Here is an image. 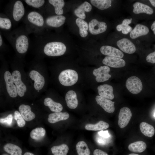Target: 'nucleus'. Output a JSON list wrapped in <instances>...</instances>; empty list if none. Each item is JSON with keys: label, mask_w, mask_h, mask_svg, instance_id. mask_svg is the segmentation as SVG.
Here are the masks:
<instances>
[{"label": "nucleus", "mask_w": 155, "mask_h": 155, "mask_svg": "<svg viewBox=\"0 0 155 155\" xmlns=\"http://www.w3.org/2000/svg\"><path fill=\"white\" fill-rule=\"evenodd\" d=\"M95 99L97 103L105 111L109 113L114 112L115 110L114 102L98 95L96 97Z\"/></svg>", "instance_id": "obj_10"}, {"label": "nucleus", "mask_w": 155, "mask_h": 155, "mask_svg": "<svg viewBox=\"0 0 155 155\" xmlns=\"http://www.w3.org/2000/svg\"><path fill=\"white\" fill-rule=\"evenodd\" d=\"M76 25L79 29V34L82 37H85L88 34L87 30L88 25L87 23L83 20L79 18H77L75 20Z\"/></svg>", "instance_id": "obj_29"}, {"label": "nucleus", "mask_w": 155, "mask_h": 155, "mask_svg": "<svg viewBox=\"0 0 155 155\" xmlns=\"http://www.w3.org/2000/svg\"><path fill=\"white\" fill-rule=\"evenodd\" d=\"M133 7V12L136 14L145 13L151 15L154 12L153 10L151 7L147 5L139 2L134 3Z\"/></svg>", "instance_id": "obj_20"}, {"label": "nucleus", "mask_w": 155, "mask_h": 155, "mask_svg": "<svg viewBox=\"0 0 155 155\" xmlns=\"http://www.w3.org/2000/svg\"><path fill=\"white\" fill-rule=\"evenodd\" d=\"M109 127L108 123L100 121L95 124H87L85 125V128L88 130L97 131L106 129Z\"/></svg>", "instance_id": "obj_27"}, {"label": "nucleus", "mask_w": 155, "mask_h": 155, "mask_svg": "<svg viewBox=\"0 0 155 155\" xmlns=\"http://www.w3.org/2000/svg\"><path fill=\"white\" fill-rule=\"evenodd\" d=\"M11 27V23L10 20L6 18H0V27L6 30L10 29Z\"/></svg>", "instance_id": "obj_37"}, {"label": "nucleus", "mask_w": 155, "mask_h": 155, "mask_svg": "<svg viewBox=\"0 0 155 155\" xmlns=\"http://www.w3.org/2000/svg\"><path fill=\"white\" fill-rule=\"evenodd\" d=\"M117 44L121 50L127 53L133 54L136 51V47L134 44L126 38H123L118 41Z\"/></svg>", "instance_id": "obj_9"}, {"label": "nucleus", "mask_w": 155, "mask_h": 155, "mask_svg": "<svg viewBox=\"0 0 155 155\" xmlns=\"http://www.w3.org/2000/svg\"><path fill=\"white\" fill-rule=\"evenodd\" d=\"M24 12V8L22 2L20 1L16 2L13 11V16L14 19L16 21H19L23 17Z\"/></svg>", "instance_id": "obj_18"}, {"label": "nucleus", "mask_w": 155, "mask_h": 155, "mask_svg": "<svg viewBox=\"0 0 155 155\" xmlns=\"http://www.w3.org/2000/svg\"><path fill=\"white\" fill-rule=\"evenodd\" d=\"M24 155H34L33 154L29 152H26L24 154Z\"/></svg>", "instance_id": "obj_46"}, {"label": "nucleus", "mask_w": 155, "mask_h": 155, "mask_svg": "<svg viewBox=\"0 0 155 155\" xmlns=\"http://www.w3.org/2000/svg\"><path fill=\"white\" fill-rule=\"evenodd\" d=\"M98 134L100 136L106 138H108L110 136L107 130L105 131H101L98 132Z\"/></svg>", "instance_id": "obj_42"}, {"label": "nucleus", "mask_w": 155, "mask_h": 155, "mask_svg": "<svg viewBox=\"0 0 155 155\" xmlns=\"http://www.w3.org/2000/svg\"><path fill=\"white\" fill-rule=\"evenodd\" d=\"M46 133L45 129L42 127H37L33 129L30 133L31 138L36 141L42 140Z\"/></svg>", "instance_id": "obj_33"}, {"label": "nucleus", "mask_w": 155, "mask_h": 155, "mask_svg": "<svg viewBox=\"0 0 155 155\" xmlns=\"http://www.w3.org/2000/svg\"><path fill=\"white\" fill-rule=\"evenodd\" d=\"M65 17L62 15H56L47 18L46 20V24L50 26L57 28L61 26L65 22Z\"/></svg>", "instance_id": "obj_16"}, {"label": "nucleus", "mask_w": 155, "mask_h": 155, "mask_svg": "<svg viewBox=\"0 0 155 155\" xmlns=\"http://www.w3.org/2000/svg\"><path fill=\"white\" fill-rule=\"evenodd\" d=\"M2 43H3L2 39L1 37V36L0 35V46L2 45Z\"/></svg>", "instance_id": "obj_47"}, {"label": "nucleus", "mask_w": 155, "mask_h": 155, "mask_svg": "<svg viewBox=\"0 0 155 155\" xmlns=\"http://www.w3.org/2000/svg\"><path fill=\"white\" fill-rule=\"evenodd\" d=\"M13 120V116L11 114H9L7 117L0 119V122L2 124L10 125L12 123Z\"/></svg>", "instance_id": "obj_40"}, {"label": "nucleus", "mask_w": 155, "mask_h": 155, "mask_svg": "<svg viewBox=\"0 0 155 155\" xmlns=\"http://www.w3.org/2000/svg\"><path fill=\"white\" fill-rule=\"evenodd\" d=\"M28 5L35 8H39L42 6L45 2L44 0H26Z\"/></svg>", "instance_id": "obj_38"}, {"label": "nucleus", "mask_w": 155, "mask_h": 155, "mask_svg": "<svg viewBox=\"0 0 155 155\" xmlns=\"http://www.w3.org/2000/svg\"><path fill=\"white\" fill-rule=\"evenodd\" d=\"M92 9L91 4L87 1H85L75 10L74 13L78 18L83 20L86 17L85 12L90 11Z\"/></svg>", "instance_id": "obj_22"}, {"label": "nucleus", "mask_w": 155, "mask_h": 155, "mask_svg": "<svg viewBox=\"0 0 155 155\" xmlns=\"http://www.w3.org/2000/svg\"><path fill=\"white\" fill-rule=\"evenodd\" d=\"M12 75L16 88L18 94L20 97H22L26 92L27 88L22 81L21 73L19 71L15 70L12 72Z\"/></svg>", "instance_id": "obj_8"}, {"label": "nucleus", "mask_w": 155, "mask_h": 155, "mask_svg": "<svg viewBox=\"0 0 155 155\" xmlns=\"http://www.w3.org/2000/svg\"><path fill=\"white\" fill-rule=\"evenodd\" d=\"M65 100L67 106L71 109L76 108L78 105V101L76 93L74 91L70 90L66 93Z\"/></svg>", "instance_id": "obj_17"}, {"label": "nucleus", "mask_w": 155, "mask_h": 155, "mask_svg": "<svg viewBox=\"0 0 155 155\" xmlns=\"http://www.w3.org/2000/svg\"><path fill=\"white\" fill-rule=\"evenodd\" d=\"M49 2L55 8V11L58 15H61L63 13L62 8L65 5V2L63 0H49Z\"/></svg>", "instance_id": "obj_34"}, {"label": "nucleus", "mask_w": 155, "mask_h": 155, "mask_svg": "<svg viewBox=\"0 0 155 155\" xmlns=\"http://www.w3.org/2000/svg\"><path fill=\"white\" fill-rule=\"evenodd\" d=\"M147 145L143 141H139L130 144L128 146L129 150L134 152L141 153L146 149Z\"/></svg>", "instance_id": "obj_26"}, {"label": "nucleus", "mask_w": 155, "mask_h": 155, "mask_svg": "<svg viewBox=\"0 0 155 155\" xmlns=\"http://www.w3.org/2000/svg\"><path fill=\"white\" fill-rule=\"evenodd\" d=\"M66 50V47L63 43L52 42L47 43L44 48L45 54L49 56H58L63 55Z\"/></svg>", "instance_id": "obj_1"}, {"label": "nucleus", "mask_w": 155, "mask_h": 155, "mask_svg": "<svg viewBox=\"0 0 155 155\" xmlns=\"http://www.w3.org/2000/svg\"><path fill=\"white\" fill-rule=\"evenodd\" d=\"M140 127L141 132L146 136L152 137L154 134L155 129L154 127L146 122L141 123Z\"/></svg>", "instance_id": "obj_28"}, {"label": "nucleus", "mask_w": 155, "mask_h": 155, "mask_svg": "<svg viewBox=\"0 0 155 155\" xmlns=\"http://www.w3.org/2000/svg\"><path fill=\"white\" fill-rule=\"evenodd\" d=\"M19 110L22 116L26 121H31L36 117L35 114L31 111V107L28 105L22 104L19 107Z\"/></svg>", "instance_id": "obj_21"}, {"label": "nucleus", "mask_w": 155, "mask_h": 155, "mask_svg": "<svg viewBox=\"0 0 155 155\" xmlns=\"http://www.w3.org/2000/svg\"><path fill=\"white\" fill-rule=\"evenodd\" d=\"M130 109L126 107L121 109L118 116V124L121 128L125 127L128 124L132 117Z\"/></svg>", "instance_id": "obj_7"}, {"label": "nucleus", "mask_w": 155, "mask_h": 155, "mask_svg": "<svg viewBox=\"0 0 155 155\" xmlns=\"http://www.w3.org/2000/svg\"><path fill=\"white\" fill-rule=\"evenodd\" d=\"M106 23L103 22H99L96 19H92L88 24V28L90 33L97 35L104 32L107 29Z\"/></svg>", "instance_id": "obj_5"}, {"label": "nucleus", "mask_w": 155, "mask_h": 155, "mask_svg": "<svg viewBox=\"0 0 155 155\" xmlns=\"http://www.w3.org/2000/svg\"><path fill=\"white\" fill-rule=\"evenodd\" d=\"M97 90L100 96L110 100L114 99L113 88L111 85L108 84L101 85L98 87Z\"/></svg>", "instance_id": "obj_13"}, {"label": "nucleus", "mask_w": 155, "mask_h": 155, "mask_svg": "<svg viewBox=\"0 0 155 155\" xmlns=\"http://www.w3.org/2000/svg\"><path fill=\"white\" fill-rule=\"evenodd\" d=\"M149 31V28L146 26L140 24H137L131 32L130 36L132 39H135L147 34Z\"/></svg>", "instance_id": "obj_19"}, {"label": "nucleus", "mask_w": 155, "mask_h": 155, "mask_svg": "<svg viewBox=\"0 0 155 155\" xmlns=\"http://www.w3.org/2000/svg\"><path fill=\"white\" fill-rule=\"evenodd\" d=\"M28 45V39L26 36L21 35L17 38L15 46L16 50L19 53L23 54L26 52Z\"/></svg>", "instance_id": "obj_15"}, {"label": "nucleus", "mask_w": 155, "mask_h": 155, "mask_svg": "<svg viewBox=\"0 0 155 155\" xmlns=\"http://www.w3.org/2000/svg\"><path fill=\"white\" fill-rule=\"evenodd\" d=\"M92 4L100 10H104L110 7L111 6V0H91Z\"/></svg>", "instance_id": "obj_32"}, {"label": "nucleus", "mask_w": 155, "mask_h": 155, "mask_svg": "<svg viewBox=\"0 0 155 155\" xmlns=\"http://www.w3.org/2000/svg\"><path fill=\"white\" fill-rule=\"evenodd\" d=\"M69 115L67 112H55L49 114L48 115V121L52 123H55L59 121L67 119Z\"/></svg>", "instance_id": "obj_23"}, {"label": "nucleus", "mask_w": 155, "mask_h": 155, "mask_svg": "<svg viewBox=\"0 0 155 155\" xmlns=\"http://www.w3.org/2000/svg\"><path fill=\"white\" fill-rule=\"evenodd\" d=\"M101 53L107 56L116 57L122 58L124 56L123 53L116 48L108 45L102 46L100 49Z\"/></svg>", "instance_id": "obj_14"}, {"label": "nucleus", "mask_w": 155, "mask_h": 155, "mask_svg": "<svg viewBox=\"0 0 155 155\" xmlns=\"http://www.w3.org/2000/svg\"><path fill=\"white\" fill-rule=\"evenodd\" d=\"M7 92L12 98L16 97L18 94L16 88L14 84L12 75L8 71H6L4 75Z\"/></svg>", "instance_id": "obj_6"}, {"label": "nucleus", "mask_w": 155, "mask_h": 155, "mask_svg": "<svg viewBox=\"0 0 155 155\" xmlns=\"http://www.w3.org/2000/svg\"><path fill=\"white\" fill-rule=\"evenodd\" d=\"M27 18L30 22L37 26H42L44 24V20L43 17L37 12L32 11L30 12L28 14Z\"/></svg>", "instance_id": "obj_24"}, {"label": "nucleus", "mask_w": 155, "mask_h": 155, "mask_svg": "<svg viewBox=\"0 0 155 155\" xmlns=\"http://www.w3.org/2000/svg\"><path fill=\"white\" fill-rule=\"evenodd\" d=\"M116 29L118 31H122V33L124 34H127L132 31V28L130 26H124L121 24L117 26Z\"/></svg>", "instance_id": "obj_39"}, {"label": "nucleus", "mask_w": 155, "mask_h": 155, "mask_svg": "<svg viewBox=\"0 0 155 155\" xmlns=\"http://www.w3.org/2000/svg\"><path fill=\"white\" fill-rule=\"evenodd\" d=\"M29 76L34 81V87L36 90L39 91L42 89L45 84V80L42 75L37 71L33 70L30 71Z\"/></svg>", "instance_id": "obj_12"}, {"label": "nucleus", "mask_w": 155, "mask_h": 155, "mask_svg": "<svg viewBox=\"0 0 155 155\" xmlns=\"http://www.w3.org/2000/svg\"><path fill=\"white\" fill-rule=\"evenodd\" d=\"M76 149L78 155H90V151L86 143L80 141L76 145Z\"/></svg>", "instance_id": "obj_35"}, {"label": "nucleus", "mask_w": 155, "mask_h": 155, "mask_svg": "<svg viewBox=\"0 0 155 155\" xmlns=\"http://www.w3.org/2000/svg\"><path fill=\"white\" fill-rule=\"evenodd\" d=\"M14 117L19 127H22L25 126L26 124L25 120L18 111H16L14 112Z\"/></svg>", "instance_id": "obj_36"}, {"label": "nucleus", "mask_w": 155, "mask_h": 155, "mask_svg": "<svg viewBox=\"0 0 155 155\" xmlns=\"http://www.w3.org/2000/svg\"><path fill=\"white\" fill-rule=\"evenodd\" d=\"M126 86L129 91L133 94L139 93L143 88L141 80L135 76L130 77L127 79L126 82Z\"/></svg>", "instance_id": "obj_3"}, {"label": "nucleus", "mask_w": 155, "mask_h": 155, "mask_svg": "<svg viewBox=\"0 0 155 155\" xmlns=\"http://www.w3.org/2000/svg\"><path fill=\"white\" fill-rule=\"evenodd\" d=\"M7 155L4 154V155Z\"/></svg>", "instance_id": "obj_50"}, {"label": "nucleus", "mask_w": 155, "mask_h": 155, "mask_svg": "<svg viewBox=\"0 0 155 155\" xmlns=\"http://www.w3.org/2000/svg\"><path fill=\"white\" fill-rule=\"evenodd\" d=\"M94 155H108L106 153L98 149L94 150L93 152Z\"/></svg>", "instance_id": "obj_43"}, {"label": "nucleus", "mask_w": 155, "mask_h": 155, "mask_svg": "<svg viewBox=\"0 0 155 155\" xmlns=\"http://www.w3.org/2000/svg\"><path fill=\"white\" fill-rule=\"evenodd\" d=\"M151 29L153 31L154 34L155 35V21H154L151 27Z\"/></svg>", "instance_id": "obj_44"}, {"label": "nucleus", "mask_w": 155, "mask_h": 155, "mask_svg": "<svg viewBox=\"0 0 155 155\" xmlns=\"http://www.w3.org/2000/svg\"><path fill=\"white\" fill-rule=\"evenodd\" d=\"M110 70V67L107 66H101L94 69L92 73L96 77V81L100 83L107 81L111 77L109 73Z\"/></svg>", "instance_id": "obj_4"}, {"label": "nucleus", "mask_w": 155, "mask_h": 155, "mask_svg": "<svg viewBox=\"0 0 155 155\" xmlns=\"http://www.w3.org/2000/svg\"><path fill=\"white\" fill-rule=\"evenodd\" d=\"M103 63L108 66L113 68L124 67L126 63L123 59L116 57L107 56L102 61Z\"/></svg>", "instance_id": "obj_11"}, {"label": "nucleus", "mask_w": 155, "mask_h": 155, "mask_svg": "<svg viewBox=\"0 0 155 155\" xmlns=\"http://www.w3.org/2000/svg\"><path fill=\"white\" fill-rule=\"evenodd\" d=\"M154 116L155 117V112L154 113Z\"/></svg>", "instance_id": "obj_49"}, {"label": "nucleus", "mask_w": 155, "mask_h": 155, "mask_svg": "<svg viewBox=\"0 0 155 155\" xmlns=\"http://www.w3.org/2000/svg\"><path fill=\"white\" fill-rule=\"evenodd\" d=\"M44 104L45 106H48L52 112H60L63 109V106L61 104L55 102L50 98H46L44 99Z\"/></svg>", "instance_id": "obj_25"}, {"label": "nucleus", "mask_w": 155, "mask_h": 155, "mask_svg": "<svg viewBox=\"0 0 155 155\" xmlns=\"http://www.w3.org/2000/svg\"><path fill=\"white\" fill-rule=\"evenodd\" d=\"M146 60L149 63H155V51L150 53L147 55Z\"/></svg>", "instance_id": "obj_41"}, {"label": "nucleus", "mask_w": 155, "mask_h": 155, "mask_svg": "<svg viewBox=\"0 0 155 155\" xmlns=\"http://www.w3.org/2000/svg\"><path fill=\"white\" fill-rule=\"evenodd\" d=\"M4 150L11 155H22V151L18 146L11 143H7L3 146Z\"/></svg>", "instance_id": "obj_30"}, {"label": "nucleus", "mask_w": 155, "mask_h": 155, "mask_svg": "<svg viewBox=\"0 0 155 155\" xmlns=\"http://www.w3.org/2000/svg\"><path fill=\"white\" fill-rule=\"evenodd\" d=\"M149 1L151 5L155 7V0H149Z\"/></svg>", "instance_id": "obj_45"}, {"label": "nucleus", "mask_w": 155, "mask_h": 155, "mask_svg": "<svg viewBox=\"0 0 155 155\" xmlns=\"http://www.w3.org/2000/svg\"><path fill=\"white\" fill-rule=\"evenodd\" d=\"M78 75L77 72L72 69L62 71L58 76L59 80L62 85L66 86H73L77 82Z\"/></svg>", "instance_id": "obj_2"}, {"label": "nucleus", "mask_w": 155, "mask_h": 155, "mask_svg": "<svg viewBox=\"0 0 155 155\" xmlns=\"http://www.w3.org/2000/svg\"><path fill=\"white\" fill-rule=\"evenodd\" d=\"M128 155H139L136 154L132 153V154H130Z\"/></svg>", "instance_id": "obj_48"}, {"label": "nucleus", "mask_w": 155, "mask_h": 155, "mask_svg": "<svg viewBox=\"0 0 155 155\" xmlns=\"http://www.w3.org/2000/svg\"><path fill=\"white\" fill-rule=\"evenodd\" d=\"M69 149L67 145L65 144L54 146L51 148V152L53 155H66Z\"/></svg>", "instance_id": "obj_31"}]
</instances>
